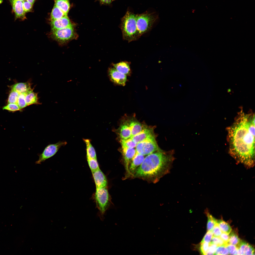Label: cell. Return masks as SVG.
<instances>
[{"instance_id":"obj_1","label":"cell","mask_w":255,"mask_h":255,"mask_svg":"<svg viewBox=\"0 0 255 255\" xmlns=\"http://www.w3.org/2000/svg\"><path fill=\"white\" fill-rule=\"evenodd\" d=\"M227 130L231 155L244 164L253 165L255 155L254 115L242 113Z\"/></svg>"},{"instance_id":"obj_2","label":"cell","mask_w":255,"mask_h":255,"mask_svg":"<svg viewBox=\"0 0 255 255\" xmlns=\"http://www.w3.org/2000/svg\"><path fill=\"white\" fill-rule=\"evenodd\" d=\"M174 151L159 149L145 158L133 178L155 183L169 171L174 160Z\"/></svg>"},{"instance_id":"obj_3","label":"cell","mask_w":255,"mask_h":255,"mask_svg":"<svg viewBox=\"0 0 255 255\" xmlns=\"http://www.w3.org/2000/svg\"><path fill=\"white\" fill-rule=\"evenodd\" d=\"M120 27L123 39L128 42L136 40L141 36L137 27L136 15L129 11L122 19Z\"/></svg>"},{"instance_id":"obj_4","label":"cell","mask_w":255,"mask_h":255,"mask_svg":"<svg viewBox=\"0 0 255 255\" xmlns=\"http://www.w3.org/2000/svg\"><path fill=\"white\" fill-rule=\"evenodd\" d=\"M94 200L96 208L98 210V215L103 221L106 212L109 208L111 204L110 198L106 187L96 188Z\"/></svg>"},{"instance_id":"obj_5","label":"cell","mask_w":255,"mask_h":255,"mask_svg":"<svg viewBox=\"0 0 255 255\" xmlns=\"http://www.w3.org/2000/svg\"><path fill=\"white\" fill-rule=\"evenodd\" d=\"M158 17L153 13L136 15L137 27L140 36L151 30Z\"/></svg>"},{"instance_id":"obj_6","label":"cell","mask_w":255,"mask_h":255,"mask_svg":"<svg viewBox=\"0 0 255 255\" xmlns=\"http://www.w3.org/2000/svg\"><path fill=\"white\" fill-rule=\"evenodd\" d=\"M72 26L62 29L51 30V36L54 40L61 44L65 43L75 37Z\"/></svg>"},{"instance_id":"obj_7","label":"cell","mask_w":255,"mask_h":255,"mask_svg":"<svg viewBox=\"0 0 255 255\" xmlns=\"http://www.w3.org/2000/svg\"><path fill=\"white\" fill-rule=\"evenodd\" d=\"M136 147V153L144 156L148 155L159 149L155 137L138 143Z\"/></svg>"},{"instance_id":"obj_8","label":"cell","mask_w":255,"mask_h":255,"mask_svg":"<svg viewBox=\"0 0 255 255\" xmlns=\"http://www.w3.org/2000/svg\"><path fill=\"white\" fill-rule=\"evenodd\" d=\"M65 141H59L54 144H50L47 146L42 153L38 156V159L35 162L36 164H41L47 159L55 155L62 146L66 145Z\"/></svg>"},{"instance_id":"obj_9","label":"cell","mask_w":255,"mask_h":255,"mask_svg":"<svg viewBox=\"0 0 255 255\" xmlns=\"http://www.w3.org/2000/svg\"><path fill=\"white\" fill-rule=\"evenodd\" d=\"M13 10L15 15V20L17 19L23 20L26 19L23 8V1L20 0H10Z\"/></svg>"},{"instance_id":"obj_10","label":"cell","mask_w":255,"mask_h":255,"mask_svg":"<svg viewBox=\"0 0 255 255\" xmlns=\"http://www.w3.org/2000/svg\"><path fill=\"white\" fill-rule=\"evenodd\" d=\"M144 158V155L136 153L131 162L128 173L125 178H133L136 170L142 163Z\"/></svg>"},{"instance_id":"obj_11","label":"cell","mask_w":255,"mask_h":255,"mask_svg":"<svg viewBox=\"0 0 255 255\" xmlns=\"http://www.w3.org/2000/svg\"><path fill=\"white\" fill-rule=\"evenodd\" d=\"M109 74L113 82L119 85H125L127 81L126 75L120 72L114 68L109 69Z\"/></svg>"},{"instance_id":"obj_12","label":"cell","mask_w":255,"mask_h":255,"mask_svg":"<svg viewBox=\"0 0 255 255\" xmlns=\"http://www.w3.org/2000/svg\"><path fill=\"white\" fill-rule=\"evenodd\" d=\"M155 136L153 130L151 128H144L142 131L139 134L130 138L136 144L154 137Z\"/></svg>"},{"instance_id":"obj_13","label":"cell","mask_w":255,"mask_h":255,"mask_svg":"<svg viewBox=\"0 0 255 255\" xmlns=\"http://www.w3.org/2000/svg\"><path fill=\"white\" fill-rule=\"evenodd\" d=\"M122 152L125 169L126 171L125 177L129 172V169L131 162L136 152L134 148H122Z\"/></svg>"},{"instance_id":"obj_14","label":"cell","mask_w":255,"mask_h":255,"mask_svg":"<svg viewBox=\"0 0 255 255\" xmlns=\"http://www.w3.org/2000/svg\"><path fill=\"white\" fill-rule=\"evenodd\" d=\"M52 30L65 28L72 26L67 15L56 20L51 21Z\"/></svg>"},{"instance_id":"obj_15","label":"cell","mask_w":255,"mask_h":255,"mask_svg":"<svg viewBox=\"0 0 255 255\" xmlns=\"http://www.w3.org/2000/svg\"><path fill=\"white\" fill-rule=\"evenodd\" d=\"M96 188L106 187L107 181L105 174L100 169L92 172Z\"/></svg>"},{"instance_id":"obj_16","label":"cell","mask_w":255,"mask_h":255,"mask_svg":"<svg viewBox=\"0 0 255 255\" xmlns=\"http://www.w3.org/2000/svg\"><path fill=\"white\" fill-rule=\"evenodd\" d=\"M11 87L12 89L16 91L19 94L26 93L32 89L31 88V83L28 81L17 83Z\"/></svg>"},{"instance_id":"obj_17","label":"cell","mask_w":255,"mask_h":255,"mask_svg":"<svg viewBox=\"0 0 255 255\" xmlns=\"http://www.w3.org/2000/svg\"><path fill=\"white\" fill-rule=\"evenodd\" d=\"M240 250L242 255H254L255 249L246 242L241 240L237 247Z\"/></svg>"},{"instance_id":"obj_18","label":"cell","mask_w":255,"mask_h":255,"mask_svg":"<svg viewBox=\"0 0 255 255\" xmlns=\"http://www.w3.org/2000/svg\"><path fill=\"white\" fill-rule=\"evenodd\" d=\"M130 63L128 62L123 61L113 65L114 68L117 70L126 75L130 72Z\"/></svg>"},{"instance_id":"obj_19","label":"cell","mask_w":255,"mask_h":255,"mask_svg":"<svg viewBox=\"0 0 255 255\" xmlns=\"http://www.w3.org/2000/svg\"><path fill=\"white\" fill-rule=\"evenodd\" d=\"M33 89H32L25 94V99L27 106L39 104L38 100V93L34 92Z\"/></svg>"},{"instance_id":"obj_20","label":"cell","mask_w":255,"mask_h":255,"mask_svg":"<svg viewBox=\"0 0 255 255\" xmlns=\"http://www.w3.org/2000/svg\"><path fill=\"white\" fill-rule=\"evenodd\" d=\"M83 140L86 145L87 159H97L95 150L91 144L90 140L88 139H83Z\"/></svg>"},{"instance_id":"obj_21","label":"cell","mask_w":255,"mask_h":255,"mask_svg":"<svg viewBox=\"0 0 255 255\" xmlns=\"http://www.w3.org/2000/svg\"><path fill=\"white\" fill-rule=\"evenodd\" d=\"M120 128L119 135L121 139L126 140L131 137V131L129 124L124 123L121 126Z\"/></svg>"},{"instance_id":"obj_22","label":"cell","mask_w":255,"mask_h":255,"mask_svg":"<svg viewBox=\"0 0 255 255\" xmlns=\"http://www.w3.org/2000/svg\"><path fill=\"white\" fill-rule=\"evenodd\" d=\"M55 5L59 8L66 15H67L70 5L69 0H54Z\"/></svg>"},{"instance_id":"obj_23","label":"cell","mask_w":255,"mask_h":255,"mask_svg":"<svg viewBox=\"0 0 255 255\" xmlns=\"http://www.w3.org/2000/svg\"><path fill=\"white\" fill-rule=\"evenodd\" d=\"M131 121L129 125L131 130V137H132L141 132L144 128L141 124L138 121L134 120Z\"/></svg>"},{"instance_id":"obj_24","label":"cell","mask_w":255,"mask_h":255,"mask_svg":"<svg viewBox=\"0 0 255 255\" xmlns=\"http://www.w3.org/2000/svg\"><path fill=\"white\" fill-rule=\"evenodd\" d=\"M66 15L59 8L54 5L51 13V21L61 18Z\"/></svg>"},{"instance_id":"obj_25","label":"cell","mask_w":255,"mask_h":255,"mask_svg":"<svg viewBox=\"0 0 255 255\" xmlns=\"http://www.w3.org/2000/svg\"><path fill=\"white\" fill-rule=\"evenodd\" d=\"M229 235V238L228 244L234 245L237 247L241 241L238 234L234 230L231 231Z\"/></svg>"},{"instance_id":"obj_26","label":"cell","mask_w":255,"mask_h":255,"mask_svg":"<svg viewBox=\"0 0 255 255\" xmlns=\"http://www.w3.org/2000/svg\"><path fill=\"white\" fill-rule=\"evenodd\" d=\"M217 223L222 232L229 234L231 231L232 229L230 225L223 220H217Z\"/></svg>"},{"instance_id":"obj_27","label":"cell","mask_w":255,"mask_h":255,"mask_svg":"<svg viewBox=\"0 0 255 255\" xmlns=\"http://www.w3.org/2000/svg\"><path fill=\"white\" fill-rule=\"evenodd\" d=\"M120 142L122 148H134L137 144L130 138L126 140L121 139Z\"/></svg>"},{"instance_id":"obj_28","label":"cell","mask_w":255,"mask_h":255,"mask_svg":"<svg viewBox=\"0 0 255 255\" xmlns=\"http://www.w3.org/2000/svg\"><path fill=\"white\" fill-rule=\"evenodd\" d=\"M208 217V222L207 225V231H212L215 225L217 223V220L213 217L208 212H206Z\"/></svg>"},{"instance_id":"obj_29","label":"cell","mask_w":255,"mask_h":255,"mask_svg":"<svg viewBox=\"0 0 255 255\" xmlns=\"http://www.w3.org/2000/svg\"><path fill=\"white\" fill-rule=\"evenodd\" d=\"M19 94L16 91L11 89L8 96V103H17Z\"/></svg>"},{"instance_id":"obj_30","label":"cell","mask_w":255,"mask_h":255,"mask_svg":"<svg viewBox=\"0 0 255 255\" xmlns=\"http://www.w3.org/2000/svg\"><path fill=\"white\" fill-rule=\"evenodd\" d=\"M88 163L92 172L100 169L97 159L87 158Z\"/></svg>"},{"instance_id":"obj_31","label":"cell","mask_w":255,"mask_h":255,"mask_svg":"<svg viewBox=\"0 0 255 255\" xmlns=\"http://www.w3.org/2000/svg\"><path fill=\"white\" fill-rule=\"evenodd\" d=\"M25 94H20L19 95L17 104L20 110L27 106L25 99Z\"/></svg>"},{"instance_id":"obj_32","label":"cell","mask_w":255,"mask_h":255,"mask_svg":"<svg viewBox=\"0 0 255 255\" xmlns=\"http://www.w3.org/2000/svg\"><path fill=\"white\" fill-rule=\"evenodd\" d=\"M229 254L228 250L225 245L217 246L214 255H228Z\"/></svg>"},{"instance_id":"obj_33","label":"cell","mask_w":255,"mask_h":255,"mask_svg":"<svg viewBox=\"0 0 255 255\" xmlns=\"http://www.w3.org/2000/svg\"><path fill=\"white\" fill-rule=\"evenodd\" d=\"M3 109L13 112L20 110L18 105L16 103H8L7 105L3 107Z\"/></svg>"},{"instance_id":"obj_34","label":"cell","mask_w":255,"mask_h":255,"mask_svg":"<svg viewBox=\"0 0 255 255\" xmlns=\"http://www.w3.org/2000/svg\"><path fill=\"white\" fill-rule=\"evenodd\" d=\"M210 243L214 244L217 246L225 245L226 246L228 244L225 243L219 237L213 236Z\"/></svg>"},{"instance_id":"obj_35","label":"cell","mask_w":255,"mask_h":255,"mask_svg":"<svg viewBox=\"0 0 255 255\" xmlns=\"http://www.w3.org/2000/svg\"><path fill=\"white\" fill-rule=\"evenodd\" d=\"M209 243L206 242H201L200 250L202 255H205L208 248Z\"/></svg>"},{"instance_id":"obj_36","label":"cell","mask_w":255,"mask_h":255,"mask_svg":"<svg viewBox=\"0 0 255 255\" xmlns=\"http://www.w3.org/2000/svg\"><path fill=\"white\" fill-rule=\"evenodd\" d=\"M23 6L24 10L26 13L32 11L33 4L26 0L23 1Z\"/></svg>"},{"instance_id":"obj_37","label":"cell","mask_w":255,"mask_h":255,"mask_svg":"<svg viewBox=\"0 0 255 255\" xmlns=\"http://www.w3.org/2000/svg\"><path fill=\"white\" fill-rule=\"evenodd\" d=\"M212 231L213 236L215 237H219L222 233L218 224L216 223L214 225Z\"/></svg>"},{"instance_id":"obj_38","label":"cell","mask_w":255,"mask_h":255,"mask_svg":"<svg viewBox=\"0 0 255 255\" xmlns=\"http://www.w3.org/2000/svg\"><path fill=\"white\" fill-rule=\"evenodd\" d=\"M213 236L212 231H208L205 234L201 242H206L210 243Z\"/></svg>"},{"instance_id":"obj_39","label":"cell","mask_w":255,"mask_h":255,"mask_svg":"<svg viewBox=\"0 0 255 255\" xmlns=\"http://www.w3.org/2000/svg\"><path fill=\"white\" fill-rule=\"evenodd\" d=\"M226 246L228 250L229 254L237 255L238 248L236 246L228 244Z\"/></svg>"},{"instance_id":"obj_40","label":"cell","mask_w":255,"mask_h":255,"mask_svg":"<svg viewBox=\"0 0 255 255\" xmlns=\"http://www.w3.org/2000/svg\"><path fill=\"white\" fill-rule=\"evenodd\" d=\"M209 244L208 249L205 255H214L217 246L216 245L214 244H211L210 243Z\"/></svg>"},{"instance_id":"obj_41","label":"cell","mask_w":255,"mask_h":255,"mask_svg":"<svg viewBox=\"0 0 255 255\" xmlns=\"http://www.w3.org/2000/svg\"><path fill=\"white\" fill-rule=\"evenodd\" d=\"M219 237L225 243L228 244L229 238L228 234L222 232Z\"/></svg>"},{"instance_id":"obj_42","label":"cell","mask_w":255,"mask_h":255,"mask_svg":"<svg viewBox=\"0 0 255 255\" xmlns=\"http://www.w3.org/2000/svg\"><path fill=\"white\" fill-rule=\"evenodd\" d=\"M102 2L106 4H110L111 1L112 0H100Z\"/></svg>"},{"instance_id":"obj_43","label":"cell","mask_w":255,"mask_h":255,"mask_svg":"<svg viewBox=\"0 0 255 255\" xmlns=\"http://www.w3.org/2000/svg\"><path fill=\"white\" fill-rule=\"evenodd\" d=\"M28 1L31 4H33L34 3L35 1L36 0H26Z\"/></svg>"},{"instance_id":"obj_44","label":"cell","mask_w":255,"mask_h":255,"mask_svg":"<svg viewBox=\"0 0 255 255\" xmlns=\"http://www.w3.org/2000/svg\"><path fill=\"white\" fill-rule=\"evenodd\" d=\"M21 0V1H25V0Z\"/></svg>"},{"instance_id":"obj_45","label":"cell","mask_w":255,"mask_h":255,"mask_svg":"<svg viewBox=\"0 0 255 255\" xmlns=\"http://www.w3.org/2000/svg\"><path fill=\"white\" fill-rule=\"evenodd\" d=\"M179 86H181V85H179Z\"/></svg>"}]
</instances>
